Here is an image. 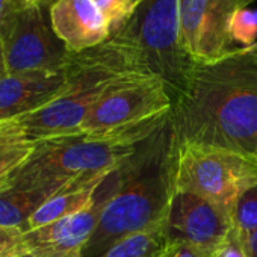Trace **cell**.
Wrapping results in <instances>:
<instances>
[{"label":"cell","instance_id":"1","mask_svg":"<svg viewBox=\"0 0 257 257\" xmlns=\"http://www.w3.org/2000/svg\"><path fill=\"white\" fill-rule=\"evenodd\" d=\"M174 144L194 143L257 161V53L239 49L195 62L170 112Z\"/></svg>","mask_w":257,"mask_h":257},{"label":"cell","instance_id":"2","mask_svg":"<svg viewBox=\"0 0 257 257\" xmlns=\"http://www.w3.org/2000/svg\"><path fill=\"white\" fill-rule=\"evenodd\" d=\"M176 144L168 122L115 170L116 182L82 257H98L113 243L167 224L174 195Z\"/></svg>","mask_w":257,"mask_h":257},{"label":"cell","instance_id":"3","mask_svg":"<svg viewBox=\"0 0 257 257\" xmlns=\"http://www.w3.org/2000/svg\"><path fill=\"white\" fill-rule=\"evenodd\" d=\"M168 119L170 113L107 135L73 134L38 141L5 185L61 191L74 182L104 177L132 158Z\"/></svg>","mask_w":257,"mask_h":257},{"label":"cell","instance_id":"4","mask_svg":"<svg viewBox=\"0 0 257 257\" xmlns=\"http://www.w3.org/2000/svg\"><path fill=\"white\" fill-rule=\"evenodd\" d=\"M134 71L147 70L134 49L113 38L89 50L73 53L64 91L50 103L16 121L35 143L80 134L86 116L100 97L112 83Z\"/></svg>","mask_w":257,"mask_h":257},{"label":"cell","instance_id":"5","mask_svg":"<svg viewBox=\"0 0 257 257\" xmlns=\"http://www.w3.org/2000/svg\"><path fill=\"white\" fill-rule=\"evenodd\" d=\"M255 185V159L194 143L176 146L174 191L198 195L233 213L240 195Z\"/></svg>","mask_w":257,"mask_h":257},{"label":"cell","instance_id":"6","mask_svg":"<svg viewBox=\"0 0 257 257\" xmlns=\"http://www.w3.org/2000/svg\"><path fill=\"white\" fill-rule=\"evenodd\" d=\"M49 2L20 8L0 23V46L8 74L64 71L71 52L56 35Z\"/></svg>","mask_w":257,"mask_h":257},{"label":"cell","instance_id":"7","mask_svg":"<svg viewBox=\"0 0 257 257\" xmlns=\"http://www.w3.org/2000/svg\"><path fill=\"white\" fill-rule=\"evenodd\" d=\"M173 95L165 82L149 73L122 76L100 97L86 116L80 134L107 135L170 113Z\"/></svg>","mask_w":257,"mask_h":257},{"label":"cell","instance_id":"8","mask_svg":"<svg viewBox=\"0 0 257 257\" xmlns=\"http://www.w3.org/2000/svg\"><path fill=\"white\" fill-rule=\"evenodd\" d=\"M239 0H179L180 43L194 62H213L242 47L233 37Z\"/></svg>","mask_w":257,"mask_h":257},{"label":"cell","instance_id":"9","mask_svg":"<svg viewBox=\"0 0 257 257\" xmlns=\"http://www.w3.org/2000/svg\"><path fill=\"white\" fill-rule=\"evenodd\" d=\"M115 182L116 176L112 171L101 182L95 200L89 207L23 233L22 246L25 254L28 252L35 257H65L82 252L98 224L101 207L112 192Z\"/></svg>","mask_w":257,"mask_h":257},{"label":"cell","instance_id":"10","mask_svg":"<svg viewBox=\"0 0 257 257\" xmlns=\"http://www.w3.org/2000/svg\"><path fill=\"white\" fill-rule=\"evenodd\" d=\"M167 234L212 255L233 228V213L206 198L174 191Z\"/></svg>","mask_w":257,"mask_h":257},{"label":"cell","instance_id":"11","mask_svg":"<svg viewBox=\"0 0 257 257\" xmlns=\"http://www.w3.org/2000/svg\"><path fill=\"white\" fill-rule=\"evenodd\" d=\"M52 26L71 53H80L110 38L109 23L94 0H53Z\"/></svg>","mask_w":257,"mask_h":257},{"label":"cell","instance_id":"12","mask_svg":"<svg viewBox=\"0 0 257 257\" xmlns=\"http://www.w3.org/2000/svg\"><path fill=\"white\" fill-rule=\"evenodd\" d=\"M67 85L64 71H35L0 77V121L16 119L55 100Z\"/></svg>","mask_w":257,"mask_h":257},{"label":"cell","instance_id":"13","mask_svg":"<svg viewBox=\"0 0 257 257\" xmlns=\"http://www.w3.org/2000/svg\"><path fill=\"white\" fill-rule=\"evenodd\" d=\"M104 179L106 176L94 180L74 182L58 191L53 197H50L46 203H43L41 207L31 216V219L26 224L25 233L89 207L94 203L97 189L100 188Z\"/></svg>","mask_w":257,"mask_h":257},{"label":"cell","instance_id":"14","mask_svg":"<svg viewBox=\"0 0 257 257\" xmlns=\"http://www.w3.org/2000/svg\"><path fill=\"white\" fill-rule=\"evenodd\" d=\"M56 192L52 188L0 186V227L25 233L31 216Z\"/></svg>","mask_w":257,"mask_h":257},{"label":"cell","instance_id":"15","mask_svg":"<svg viewBox=\"0 0 257 257\" xmlns=\"http://www.w3.org/2000/svg\"><path fill=\"white\" fill-rule=\"evenodd\" d=\"M35 144L16 119L0 121V186L28 161Z\"/></svg>","mask_w":257,"mask_h":257},{"label":"cell","instance_id":"16","mask_svg":"<svg viewBox=\"0 0 257 257\" xmlns=\"http://www.w3.org/2000/svg\"><path fill=\"white\" fill-rule=\"evenodd\" d=\"M167 243V227L161 225L113 243L98 257H156L165 249Z\"/></svg>","mask_w":257,"mask_h":257},{"label":"cell","instance_id":"17","mask_svg":"<svg viewBox=\"0 0 257 257\" xmlns=\"http://www.w3.org/2000/svg\"><path fill=\"white\" fill-rule=\"evenodd\" d=\"M233 225L243 240L257 231V185L237 200L233 209Z\"/></svg>","mask_w":257,"mask_h":257},{"label":"cell","instance_id":"18","mask_svg":"<svg viewBox=\"0 0 257 257\" xmlns=\"http://www.w3.org/2000/svg\"><path fill=\"white\" fill-rule=\"evenodd\" d=\"M94 2L109 23L110 38L116 37L137 13V8L131 4V0H94Z\"/></svg>","mask_w":257,"mask_h":257},{"label":"cell","instance_id":"19","mask_svg":"<svg viewBox=\"0 0 257 257\" xmlns=\"http://www.w3.org/2000/svg\"><path fill=\"white\" fill-rule=\"evenodd\" d=\"M212 257H248L245 240L242 239L239 231L234 228V225L227 234V237L212 252Z\"/></svg>","mask_w":257,"mask_h":257},{"label":"cell","instance_id":"20","mask_svg":"<svg viewBox=\"0 0 257 257\" xmlns=\"http://www.w3.org/2000/svg\"><path fill=\"white\" fill-rule=\"evenodd\" d=\"M22 231L0 227V257H20L25 254L22 246Z\"/></svg>","mask_w":257,"mask_h":257},{"label":"cell","instance_id":"21","mask_svg":"<svg viewBox=\"0 0 257 257\" xmlns=\"http://www.w3.org/2000/svg\"><path fill=\"white\" fill-rule=\"evenodd\" d=\"M167 252L168 257H212L210 254L194 248L188 243H183L176 239L168 237V245H167Z\"/></svg>","mask_w":257,"mask_h":257},{"label":"cell","instance_id":"22","mask_svg":"<svg viewBox=\"0 0 257 257\" xmlns=\"http://www.w3.org/2000/svg\"><path fill=\"white\" fill-rule=\"evenodd\" d=\"M17 8L13 4V0H0V23H2L11 13H14Z\"/></svg>","mask_w":257,"mask_h":257},{"label":"cell","instance_id":"23","mask_svg":"<svg viewBox=\"0 0 257 257\" xmlns=\"http://www.w3.org/2000/svg\"><path fill=\"white\" fill-rule=\"evenodd\" d=\"M245 248L248 257H257V231L245 240Z\"/></svg>","mask_w":257,"mask_h":257},{"label":"cell","instance_id":"24","mask_svg":"<svg viewBox=\"0 0 257 257\" xmlns=\"http://www.w3.org/2000/svg\"><path fill=\"white\" fill-rule=\"evenodd\" d=\"M44 2H49V0H13V4L16 5L17 10L28 8V7H35V5H40V4H44Z\"/></svg>","mask_w":257,"mask_h":257},{"label":"cell","instance_id":"25","mask_svg":"<svg viewBox=\"0 0 257 257\" xmlns=\"http://www.w3.org/2000/svg\"><path fill=\"white\" fill-rule=\"evenodd\" d=\"M7 74V67H5V61H4V53H2V46H0V77Z\"/></svg>","mask_w":257,"mask_h":257},{"label":"cell","instance_id":"26","mask_svg":"<svg viewBox=\"0 0 257 257\" xmlns=\"http://www.w3.org/2000/svg\"><path fill=\"white\" fill-rule=\"evenodd\" d=\"M252 2H255V0H239V8L240 10H245L248 5H251Z\"/></svg>","mask_w":257,"mask_h":257},{"label":"cell","instance_id":"27","mask_svg":"<svg viewBox=\"0 0 257 257\" xmlns=\"http://www.w3.org/2000/svg\"><path fill=\"white\" fill-rule=\"evenodd\" d=\"M143 2H144V0H131V4H132V5H134V7H135L137 10L140 8V5H141Z\"/></svg>","mask_w":257,"mask_h":257},{"label":"cell","instance_id":"28","mask_svg":"<svg viewBox=\"0 0 257 257\" xmlns=\"http://www.w3.org/2000/svg\"><path fill=\"white\" fill-rule=\"evenodd\" d=\"M168 245V243H167ZM159 257H168V252H167V246H165V249L159 254Z\"/></svg>","mask_w":257,"mask_h":257},{"label":"cell","instance_id":"29","mask_svg":"<svg viewBox=\"0 0 257 257\" xmlns=\"http://www.w3.org/2000/svg\"><path fill=\"white\" fill-rule=\"evenodd\" d=\"M65 257H82V252H76V254H70V255H65Z\"/></svg>","mask_w":257,"mask_h":257},{"label":"cell","instance_id":"30","mask_svg":"<svg viewBox=\"0 0 257 257\" xmlns=\"http://www.w3.org/2000/svg\"><path fill=\"white\" fill-rule=\"evenodd\" d=\"M20 257H35V255H32V254H28V252H26V254H23V255H20Z\"/></svg>","mask_w":257,"mask_h":257},{"label":"cell","instance_id":"31","mask_svg":"<svg viewBox=\"0 0 257 257\" xmlns=\"http://www.w3.org/2000/svg\"><path fill=\"white\" fill-rule=\"evenodd\" d=\"M251 47H252V49H254V50H255V53H257V41H255V43H254V44H252V46H251Z\"/></svg>","mask_w":257,"mask_h":257},{"label":"cell","instance_id":"32","mask_svg":"<svg viewBox=\"0 0 257 257\" xmlns=\"http://www.w3.org/2000/svg\"><path fill=\"white\" fill-rule=\"evenodd\" d=\"M156 257H159V254H158V255H156Z\"/></svg>","mask_w":257,"mask_h":257}]
</instances>
